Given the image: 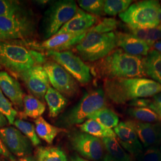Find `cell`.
<instances>
[{
	"mask_svg": "<svg viewBox=\"0 0 161 161\" xmlns=\"http://www.w3.org/2000/svg\"><path fill=\"white\" fill-rule=\"evenodd\" d=\"M118 25V22L114 18H104L98 22L94 26L92 30L100 32H110L115 31Z\"/></svg>",
	"mask_w": 161,
	"mask_h": 161,
	"instance_id": "cell-36",
	"label": "cell"
},
{
	"mask_svg": "<svg viewBox=\"0 0 161 161\" xmlns=\"http://www.w3.org/2000/svg\"><path fill=\"white\" fill-rule=\"evenodd\" d=\"M131 34L143 41L150 47L153 46L156 42L161 41V25L150 28H130Z\"/></svg>",
	"mask_w": 161,
	"mask_h": 161,
	"instance_id": "cell-27",
	"label": "cell"
},
{
	"mask_svg": "<svg viewBox=\"0 0 161 161\" xmlns=\"http://www.w3.org/2000/svg\"><path fill=\"white\" fill-rule=\"evenodd\" d=\"M0 62L12 75L17 76L46 62L45 54L25 46L20 41H0Z\"/></svg>",
	"mask_w": 161,
	"mask_h": 161,
	"instance_id": "cell-3",
	"label": "cell"
},
{
	"mask_svg": "<svg viewBox=\"0 0 161 161\" xmlns=\"http://www.w3.org/2000/svg\"><path fill=\"white\" fill-rule=\"evenodd\" d=\"M98 22V18L78 8L75 15L55 35L76 34L85 32Z\"/></svg>",
	"mask_w": 161,
	"mask_h": 161,
	"instance_id": "cell-17",
	"label": "cell"
},
{
	"mask_svg": "<svg viewBox=\"0 0 161 161\" xmlns=\"http://www.w3.org/2000/svg\"><path fill=\"white\" fill-rule=\"evenodd\" d=\"M78 127L82 132L97 138H116V135L114 131L92 119L86 120L84 123L79 125Z\"/></svg>",
	"mask_w": 161,
	"mask_h": 161,
	"instance_id": "cell-23",
	"label": "cell"
},
{
	"mask_svg": "<svg viewBox=\"0 0 161 161\" xmlns=\"http://www.w3.org/2000/svg\"><path fill=\"white\" fill-rule=\"evenodd\" d=\"M91 72L105 80L142 78L145 75L143 58L116 49L103 58L94 62Z\"/></svg>",
	"mask_w": 161,
	"mask_h": 161,
	"instance_id": "cell-1",
	"label": "cell"
},
{
	"mask_svg": "<svg viewBox=\"0 0 161 161\" xmlns=\"http://www.w3.org/2000/svg\"><path fill=\"white\" fill-rule=\"evenodd\" d=\"M116 47L114 32H100L94 31L91 28L75 48L84 61L96 62L109 54Z\"/></svg>",
	"mask_w": 161,
	"mask_h": 161,
	"instance_id": "cell-4",
	"label": "cell"
},
{
	"mask_svg": "<svg viewBox=\"0 0 161 161\" xmlns=\"http://www.w3.org/2000/svg\"><path fill=\"white\" fill-rule=\"evenodd\" d=\"M17 161H36V160H35L34 158L32 156H26L22 157L19 159H18Z\"/></svg>",
	"mask_w": 161,
	"mask_h": 161,
	"instance_id": "cell-41",
	"label": "cell"
},
{
	"mask_svg": "<svg viewBox=\"0 0 161 161\" xmlns=\"http://www.w3.org/2000/svg\"><path fill=\"white\" fill-rule=\"evenodd\" d=\"M145 75L161 85V53L156 50H150L143 58Z\"/></svg>",
	"mask_w": 161,
	"mask_h": 161,
	"instance_id": "cell-20",
	"label": "cell"
},
{
	"mask_svg": "<svg viewBox=\"0 0 161 161\" xmlns=\"http://www.w3.org/2000/svg\"><path fill=\"white\" fill-rule=\"evenodd\" d=\"M43 68L52 86L64 97H72L79 92L78 81L59 64L50 60L44 64Z\"/></svg>",
	"mask_w": 161,
	"mask_h": 161,
	"instance_id": "cell-10",
	"label": "cell"
},
{
	"mask_svg": "<svg viewBox=\"0 0 161 161\" xmlns=\"http://www.w3.org/2000/svg\"><path fill=\"white\" fill-rule=\"evenodd\" d=\"M0 155L3 156L6 158L9 159L10 161H13L14 160L11 152L7 148L3 140L1 138V136H0Z\"/></svg>",
	"mask_w": 161,
	"mask_h": 161,
	"instance_id": "cell-38",
	"label": "cell"
},
{
	"mask_svg": "<svg viewBox=\"0 0 161 161\" xmlns=\"http://www.w3.org/2000/svg\"><path fill=\"white\" fill-rule=\"evenodd\" d=\"M149 108L155 111L161 118V105L156 103L154 101H152Z\"/></svg>",
	"mask_w": 161,
	"mask_h": 161,
	"instance_id": "cell-39",
	"label": "cell"
},
{
	"mask_svg": "<svg viewBox=\"0 0 161 161\" xmlns=\"http://www.w3.org/2000/svg\"><path fill=\"white\" fill-rule=\"evenodd\" d=\"M118 141L122 147L131 155L137 156L143 150V147L136 132L125 122H121L114 128Z\"/></svg>",
	"mask_w": 161,
	"mask_h": 161,
	"instance_id": "cell-16",
	"label": "cell"
},
{
	"mask_svg": "<svg viewBox=\"0 0 161 161\" xmlns=\"http://www.w3.org/2000/svg\"><path fill=\"white\" fill-rule=\"evenodd\" d=\"M8 124V121L6 116L0 112V128H4Z\"/></svg>",
	"mask_w": 161,
	"mask_h": 161,
	"instance_id": "cell-40",
	"label": "cell"
},
{
	"mask_svg": "<svg viewBox=\"0 0 161 161\" xmlns=\"http://www.w3.org/2000/svg\"><path fill=\"white\" fill-rule=\"evenodd\" d=\"M102 140L108 154L112 158L119 161H133L132 156L125 151L116 138L106 137Z\"/></svg>",
	"mask_w": 161,
	"mask_h": 161,
	"instance_id": "cell-25",
	"label": "cell"
},
{
	"mask_svg": "<svg viewBox=\"0 0 161 161\" xmlns=\"http://www.w3.org/2000/svg\"><path fill=\"white\" fill-rule=\"evenodd\" d=\"M103 90L97 88L86 92L79 102L64 116L67 125L84 123L88 117L98 110L106 108V98Z\"/></svg>",
	"mask_w": 161,
	"mask_h": 161,
	"instance_id": "cell-7",
	"label": "cell"
},
{
	"mask_svg": "<svg viewBox=\"0 0 161 161\" xmlns=\"http://www.w3.org/2000/svg\"></svg>",
	"mask_w": 161,
	"mask_h": 161,
	"instance_id": "cell-48",
	"label": "cell"
},
{
	"mask_svg": "<svg viewBox=\"0 0 161 161\" xmlns=\"http://www.w3.org/2000/svg\"><path fill=\"white\" fill-rule=\"evenodd\" d=\"M115 34L117 47L128 54L136 56H146L150 52V47L148 44L132 34L116 32Z\"/></svg>",
	"mask_w": 161,
	"mask_h": 161,
	"instance_id": "cell-19",
	"label": "cell"
},
{
	"mask_svg": "<svg viewBox=\"0 0 161 161\" xmlns=\"http://www.w3.org/2000/svg\"><path fill=\"white\" fill-rule=\"evenodd\" d=\"M13 105L0 88V112L6 116L10 125L14 124L17 115V111L13 108Z\"/></svg>",
	"mask_w": 161,
	"mask_h": 161,
	"instance_id": "cell-33",
	"label": "cell"
},
{
	"mask_svg": "<svg viewBox=\"0 0 161 161\" xmlns=\"http://www.w3.org/2000/svg\"><path fill=\"white\" fill-rule=\"evenodd\" d=\"M137 161H161V151L158 147H152L143 150L136 156Z\"/></svg>",
	"mask_w": 161,
	"mask_h": 161,
	"instance_id": "cell-35",
	"label": "cell"
},
{
	"mask_svg": "<svg viewBox=\"0 0 161 161\" xmlns=\"http://www.w3.org/2000/svg\"><path fill=\"white\" fill-rule=\"evenodd\" d=\"M106 97L116 104H125L139 98L155 96L161 92V85L143 78H120L104 81Z\"/></svg>",
	"mask_w": 161,
	"mask_h": 161,
	"instance_id": "cell-2",
	"label": "cell"
},
{
	"mask_svg": "<svg viewBox=\"0 0 161 161\" xmlns=\"http://www.w3.org/2000/svg\"><path fill=\"white\" fill-rule=\"evenodd\" d=\"M160 25H161V15H160Z\"/></svg>",
	"mask_w": 161,
	"mask_h": 161,
	"instance_id": "cell-47",
	"label": "cell"
},
{
	"mask_svg": "<svg viewBox=\"0 0 161 161\" xmlns=\"http://www.w3.org/2000/svg\"><path fill=\"white\" fill-rule=\"evenodd\" d=\"M21 79L29 92L43 102L50 80L46 71L41 65L36 66L17 76Z\"/></svg>",
	"mask_w": 161,
	"mask_h": 161,
	"instance_id": "cell-13",
	"label": "cell"
},
{
	"mask_svg": "<svg viewBox=\"0 0 161 161\" xmlns=\"http://www.w3.org/2000/svg\"><path fill=\"white\" fill-rule=\"evenodd\" d=\"M161 3L155 0L137 1L119 14L129 28H150L160 25Z\"/></svg>",
	"mask_w": 161,
	"mask_h": 161,
	"instance_id": "cell-5",
	"label": "cell"
},
{
	"mask_svg": "<svg viewBox=\"0 0 161 161\" xmlns=\"http://www.w3.org/2000/svg\"><path fill=\"white\" fill-rule=\"evenodd\" d=\"M46 110V105L32 95H25L23 97V113L25 116L37 119Z\"/></svg>",
	"mask_w": 161,
	"mask_h": 161,
	"instance_id": "cell-24",
	"label": "cell"
},
{
	"mask_svg": "<svg viewBox=\"0 0 161 161\" xmlns=\"http://www.w3.org/2000/svg\"><path fill=\"white\" fill-rule=\"evenodd\" d=\"M88 119L96 121L110 129L119 124V118L114 111L106 108L98 110L88 117Z\"/></svg>",
	"mask_w": 161,
	"mask_h": 161,
	"instance_id": "cell-26",
	"label": "cell"
},
{
	"mask_svg": "<svg viewBox=\"0 0 161 161\" xmlns=\"http://www.w3.org/2000/svg\"><path fill=\"white\" fill-rule=\"evenodd\" d=\"M46 55L62 66L81 84L86 85L92 80L90 68L73 52L69 50L60 52H48Z\"/></svg>",
	"mask_w": 161,
	"mask_h": 161,
	"instance_id": "cell-9",
	"label": "cell"
},
{
	"mask_svg": "<svg viewBox=\"0 0 161 161\" xmlns=\"http://www.w3.org/2000/svg\"><path fill=\"white\" fill-rule=\"evenodd\" d=\"M77 10L74 1L61 0L54 2L47 12L45 20L47 38L56 34L64 25L74 17Z\"/></svg>",
	"mask_w": 161,
	"mask_h": 161,
	"instance_id": "cell-8",
	"label": "cell"
},
{
	"mask_svg": "<svg viewBox=\"0 0 161 161\" xmlns=\"http://www.w3.org/2000/svg\"><path fill=\"white\" fill-rule=\"evenodd\" d=\"M153 47H154L155 50L161 53V41L156 42Z\"/></svg>",
	"mask_w": 161,
	"mask_h": 161,
	"instance_id": "cell-43",
	"label": "cell"
},
{
	"mask_svg": "<svg viewBox=\"0 0 161 161\" xmlns=\"http://www.w3.org/2000/svg\"><path fill=\"white\" fill-rule=\"evenodd\" d=\"M71 143L84 158L93 161L103 160L104 146L100 138L85 132H77L72 136Z\"/></svg>",
	"mask_w": 161,
	"mask_h": 161,
	"instance_id": "cell-12",
	"label": "cell"
},
{
	"mask_svg": "<svg viewBox=\"0 0 161 161\" xmlns=\"http://www.w3.org/2000/svg\"><path fill=\"white\" fill-rule=\"evenodd\" d=\"M2 68H3V66H2V64H1V62H0V70L2 69Z\"/></svg>",
	"mask_w": 161,
	"mask_h": 161,
	"instance_id": "cell-46",
	"label": "cell"
},
{
	"mask_svg": "<svg viewBox=\"0 0 161 161\" xmlns=\"http://www.w3.org/2000/svg\"><path fill=\"white\" fill-rule=\"evenodd\" d=\"M152 100L144 98H139L132 100L129 102V105L133 108H149Z\"/></svg>",
	"mask_w": 161,
	"mask_h": 161,
	"instance_id": "cell-37",
	"label": "cell"
},
{
	"mask_svg": "<svg viewBox=\"0 0 161 161\" xmlns=\"http://www.w3.org/2000/svg\"><path fill=\"white\" fill-rule=\"evenodd\" d=\"M70 161H88V160H86V159H84V158H81V157H80V156H75L74 157H73L72 159H71V160Z\"/></svg>",
	"mask_w": 161,
	"mask_h": 161,
	"instance_id": "cell-44",
	"label": "cell"
},
{
	"mask_svg": "<svg viewBox=\"0 0 161 161\" xmlns=\"http://www.w3.org/2000/svg\"><path fill=\"white\" fill-rule=\"evenodd\" d=\"M20 132L28 138L35 146L40 144L41 142L35 130V127L32 123L22 119H16L13 124Z\"/></svg>",
	"mask_w": 161,
	"mask_h": 161,
	"instance_id": "cell-30",
	"label": "cell"
},
{
	"mask_svg": "<svg viewBox=\"0 0 161 161\" xmlns=\"http://www.w3.org/2000/svg\"><path fill=\"white\" fill-rule=\"evenodd\" d=\"M131 0H106L104 1V11L106 14L115 16L126 11L131 6Z\"/></svg>",
	"mask_w": 161,
	"mask_h": 161,
	"instance_id": "cell-31",
	"label": "cell"
},
{
	"mask_svg": "<svg viewBox=\"0 0 161 161\" xmlns=\"http://www.w3.org/2000/svg\"><path fill=\"white\" fill-rule=\"evenodd\" d=\"M0 88L16 108H23L25 95L21 86L15 78L6 71H0Z\"/></svg>",
	"mask_w": 161,
	"mask_h": 161,
	"instance_id": "cell-18",
	"label": "cell"
},
{
	"mask_svg": "<svg viewBox=\"0 0 161 161\" xmlns=\"http://www.w3.org/2000/svg\"><path fill=\"white\" fill-rule=\"evenodd\" d=\"M35 29L32 18L25 11L0 17V41L25 40L33 36Z\"/></svg>",
	"mask_w": 161,
	"mask_h": 161,
	"instance_id": "cell-6",
	"label": "cell"
},
{
	"mask_svg": "<svg viewBox=\"0 0 161 161\" xmlns=\"http://www.w3.org/2000/svg\"><path fill=\"white\" fill-rule=\"evenodd\" d=\"M128 114L136 121L144 123H158L161 121L159 116L149 108H131Z\"/></svg>",
	"mask_w": 161,
	"mask_h": 161,
	"instance_id": "cell-28",
	"label": "cell"
},
{
	"mask_svg": "<svg viewBox=\"0 0 161 161\" xmlns=\"http://www.w3.org/2000/svg\"><path fill=\"white\" fill-rule=\"evenodd\" d=\"M136 132L144 147H157L161 143V124L144 123L136 120L125 122Z\"/></svg>",
	"mask_w": 161,
	"mask_h": 161,
	"instance_id": "cell-15",
	"label": "cell"
},
{
	"mask_svg": "<svg viewBox=\"0 0 161 161\" xmlns=\"http://www.w3.org/2000/svg\"><path fill=\"white\" fill-rule=\"evenodd\" d=\"M90 29L85 32L76 34H62L54 35L42 42L21 41L25 46L37 52H64L76 46L84 37Z\"/></svg>",
	"mask_w": 161,
	"mask_h": 161,
	"instance_id": "cell-11",
	"label": "cell"
},
{
	"mask_svg": "<svg viewBox=\"0 0 161 161\" xmlns=\"http://www.w3.org/2000/svg\"><path fill=\"white\" fill-rule=\"evenodd\" d=\"M34 123L38 137L48 144H52L59 133L66 131L64 129L52 125L42 116L35 119Z\"/></svg>",
	"mask_w": 161,
	"mask_h": 161,
	"instance_id": "cell-22",
	"label": "cell"
},
{
	"mask_svg": "<svg viewBox=\"0 0 161 161\" xmlns=\"http://www.w3.org/2000/svg\"><path fill=\"white\" fill-rule=\"evenodd\" d=\"M49 109L50 117H57L67 105L68 100L53 87L49 86L44 96Z\"/></svg>",
	"mask_w": 161,
	"mask_h": 161,
	"instance_id": "cell-21",
	"label": "cell"
},
{
	"mask_svg": "<svg viewBox=\"0 0 161 161\" xmlns=\"http://www.w3.org/2000/svg\"><path fill=\"white\" fill-rule=\"evenodd\" d=\"M103 161H119L116 160L115 159L112 158L110 156L108 153L106 155H105L104 157Z\"/></svg>",
	"mask_w": 161,
	"mask_h": 161,
	"instance_id": "cell-45",
	"label": "cell"
},
{
	"mask_svg": "<svg viewBox=\"0 0 161 161\" xmlns=\"http://www.w3.org/2000/svg\"><path fill=\"white\" fill-rule=\"evenodd\" d=\"M153 101L156 103L161 105V92L153 96Z\"/></svg>",
	"mask_w": 161,
	"mask_h": 161,
	"instance_id": "cell-42",
	"label": "cell"
},
{
	"mask_svg": "<svg viewBox=\"0 0 161 161\" xmlns=\"http://www.w3.org/2000/svg\"><path fill=\"white\" fill-rule=\"evenodd\" d=\"M36 161H68L64 152L53 147H41L36 151Z\"/></svg>",
	"mask_w": 161,
	"mask_h": 161,
	"instance_id": "cell-29",
	"label": "cell"
},
{
	"mask_svg": "<svg viewBox=\"0 0 161 161\" xmlns=\"http://www.w3.org/2000/svg\"><path fill=\"white\" fill-rule=\"evenodd\" d=\"M23 11V8L18 1L0 0V17L12 16Z\"/></svg>",
	"mask_w": 161,
	"mask_h": 161,
	"instance_id": "cell-34",
	"label": "cell"
},
{
	"mask_svg": "<svg viewBox=\"0 0 161 161\" xmlns=\"http://www.w3.org/2000/svg\"><path fill=\"white\" fill-rule=\"evenodd\" d=\"M0 136L8 150L17 156H26L30 153L29 140L18 129L13 127L0 128Z\"/></svg>",
	"mask_w": 161,
	"mask_h": 161,
	"instance_id": "cell-14",
	"label": "cell"
},
{
	"mask_svg": "<svg viewBox=\"0 0 161 161\" xmlns=\"http://www.w3.org/2000/svg\"><path fill=\"white\" fill-rule=\"evenodd\" d=\"M78 3L80 8L90 14L96 16H101L105 14L104 11V1L102 0H80Z\"/></svg>",
	"mask_w": 161,
	"mask_h": 161,
	"instance_id": "cell-32",
	"label": "cell"
}]
</instances>
